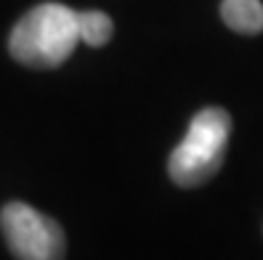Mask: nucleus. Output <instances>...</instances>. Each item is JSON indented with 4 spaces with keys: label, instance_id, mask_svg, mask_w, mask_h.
Returning a JSON list of instances; mask_svg holds the SVG:
<instances>
[{
    "label": "nucleus",
    "instance_id": "obj_2",
    "mask_svg": "<svg viewBox=\"0 0 263 260\" xmlns=\"http://www.w3.org/2000/svg\"><path fill=\"white\" fill-rule=\"evenodd\" d=\"M231 135V114L221 106H208L189 122L183 141L170 151L167 173L181 189H197L221 170Z\"/></svg>",
    "mask_w": 263,
    "mask_h": 260
},
{
    "label": "nucleus",
    "instance_id": "obj_3",
    "mask_svg": "<svg viewBox=\"0 0 263 260\" xmlns=\"http://www.w3.org/2000/svg\"><path fill=\"white\" fill-rule=\"evenodd\" d=\"M0 228L16 260H64L67 239L61 226L24 202H11L0 212Z\"/></svg>",
    "mask_w": 263,
    "mask_h": 260
},
{
    "label": "nucleus",
    "instance_id": "obj_4",
    "mask_svg": "<svg viewBox=\"0 0 263 260\" xmlns=\"http://www.w3.org/2000/svg\"><path fill=\"white\" fill-rule=\"evenodd\" d=\"M221 19L231 32L260 35L263 32V3L260 0H223Z\"/></svg>",
    "mask_w": 263,
    "mask_h": 260
},
{
    "label": "nucleus",
    "instance_id": "obj_5",
    "mask_svg": "<svg viewBox=\"0 0 263 260\" xmlns=\"http://www.w3.org/2000/svg\"><path fill=\"white\" fill-rule=\"evenodd\" d=\"M112 32H115V24L112 19L101 11H83L77 13V37L80 43H88L93 48H101L104 43L112 40Z\"/></svg>",
    "mask_w": 263,
    "mask_h": 260
},
{
    "label": "nucleus",
    "instance_id": "obj_1",
    "mask_svg": "<svg viewBox=\"0 0 263 260\" xmlns=\"http://www.w3.org/2000/svg\"><path fill=\"white\" fill-rule=\"evenodd\" d=\"M77 43V11L64 3H43L27 11L11 29L8 51L24 67L53 69L72 56Z\"/></svg>",
    "mask_w": 263,
    "mask_h": 260
}]
</instances>
